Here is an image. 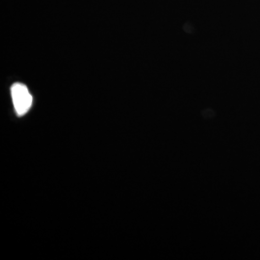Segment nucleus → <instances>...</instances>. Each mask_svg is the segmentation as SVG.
Wrapping results in <instances>:
<instances>
[{"instance_id": "f257e3e1", "label": "nucleus", "mask_w": 260, "mask_h": 260, "mask_svg": "<svg viewBox=\"0 0 260 260\" xmlns=\"http://www.w3.org/2000/svg\"><path fill=\"white\" fill-rule=\"evenodd\" d=\"M11 93L17 114L19 116L25 115L33 102L32 95L29 93L27 87L21 83L14 84L11 88Z\"/></svg>"}]
</instances>
